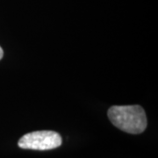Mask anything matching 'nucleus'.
Wrapping results in <instances>:
<instances>
[{
	"label": "nucleus",
	"mask_w": 158,
	"mask_h": 158,
	"mask_svg": "<svg viewBox=\"0 0 158 158\" xmlns=\"http://www.w3.org/2000/svg\"><path fill=\"white\" fill-rule=\"evenodd\" d=\"M3 56H4V51L2 49V48L0 47V60L3 58Z\"/></svg>",
	"instance_id": "7ed1b4c3"
},
{
	"label": "nucleus",
	"mask_w": 158,
	"mask_h": 158,
	"mask_svg": "<svg viewBox=\"0 0 158 158\" xmlns=\"http://www.w3.org/2000/svg\"><path fill=\"white\" fill-rule=\"evenodd\" d=\"M62 143V136L58 133L50 130H42L23 135L19 140L18 145L23 149L44 151L60 147Z\"/></svg>",
	"instance_id": "f03ea898"
},
{
	"label": "nucleus",
	"mask_w": 158,
	"mask_h": 158,
	"mask_svg": "<svg viewBox=\"0 0 158 158\" xmlns=\"http://www.w3.org/2000/svg\"><path fill=\"white\" fill-rule=\"evenodd\" d=\"M107 115L113 126L128 134L139 135L147 127L146 113L141 106H113Z\"/></svg>",
	"instance_id": "f257e3e1"
}]
</instances>
